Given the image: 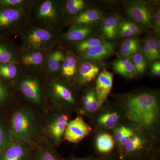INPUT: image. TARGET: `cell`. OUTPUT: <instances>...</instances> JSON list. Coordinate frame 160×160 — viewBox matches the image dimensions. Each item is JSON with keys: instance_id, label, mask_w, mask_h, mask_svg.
Here are the masks:
<instances>
[{"instance_id": "83f0119b", "label": "cell", "mask_w": 160, "mask_h": 160, "mask_svg": "<svg viewBox=\"0 0 160 160\" xmlns=\"http://www.w3.org/2000/svg\"><path fill=\"white\" fill-rule=\"evenodd\" d=\"M53 89L56 94L63 100L69 102H74V98L71 92L66 86L59 83H56L53 85Z\"/></svg>"}, {"instance_id": "4dcf8cb0", "label": "cell", "mask_w": 160, "mask_h": 160, "mask_svg": "<svg viewBox=\"0 0 160 160\" xmlns=\"http://www.w3.org/2000/svg\"><path fill=\"white\" fill-rule=\"evenodd\" d=\"M18 69L12 64H6L0 66V75L7 79H12L17 76Z\"/></svg>"}, {"instance_id": "f35d334b", "label": "cell", "mask_w": 160, "mask_h": 160, "mask_svg": "<svg viewBox=\"0 0 160 160\" xmlns=\"http://www.w3.org/2000/svg\"><path fill=\"white\" fill-rule=\"evenodd\" d=\"M38 160H57L53 155L48 151L44 152L40 154Z\"/></svg>"}, {"instance_id": "5bb4252c", "label": "cell", "mask_w": 160, "mask_h": 160, "mask_svg": "<svg viewBox=\"0 0 160 160\" xmlns=\"http://www.w3.org/2000/svg\"><path fill=\"white\" fill-rule=\"evenodd\" d=\"M68 121L67 116L63 114L57 118L49 125V133L55 141H58L65 133L68 125Z\"/></svg>"}, {"instance_id": "8992f818", "label": "cell", "mask_w": 160, "mask_h": 160, "mask_svg": "<svg viewBox=\"0 0 160 160\" xmlns=\"http://www.w3.org/2000/svg\"><path fill=\"white\" fill-rule=\"evenodd\" d=\"M113 78V74L106 69H103L98 76L96 87V96L100 106L106 101L110 93L112 88Z\"/></svg>"}, {"instance_id": "8d00e7d4", "label": "cell", "mask_w": 160, "mask_h": 160, "mask_svg": "<svg viewBox=\"0 0 160 160\" xmlns=\"http://www.w3.org/2000/svg\"><path fill=\"white\" fill-rule=\"evenodd\" d=\"M151 73L156 76H160V62L159 61H156L152 64Z\"/></svg>"}, {"instance_id": "4fadbf2b", "label": "cell", "mask_w": 160, "mask_h": 160, "mask_svg": "<svg viewBox=\"0 0 160 160\" xmlns=\"http://www.w3.org/2000/svg\"><path fill=\"white\" fill-rule=\"evenodd\" d=\"M102 17V12L96 9H89L81 12L75 19L76 26L89 25L91 26L100 21Z\"/></svg>"}, {"instance_id": "9a60e30c", "label": "cell", "mask_w": 160, "mask_h": 160, "mask_svg": "<svg viewBox=\"0 0 160 160\" xmlns=\"http://www.w3.org/2000/svg\"><path fill=\"white\" fill-rule=\"evenodd\" d=\"M142 30V28L134 22L122 20L118 26L117 37H129L138 34Z\"/></svg>"}, {"instance_id": "e575fe53", "label": "cell", "mask_w": 160, "mask_h": 160, "mask_svg": "<svg viewBox=\"0 0 160 160\" xmlns=\"http://www.w3.org/2000/svg\"><path fill=\"white\" fill-rule=\"evenodd\" d=\"M154 27L155 31L159 33L160 31V9H158L156 12L155 14L154 15L153 18V26Z\"/></svg>"}, {"instance_id": "b9f144b4", "label": "cell", "mask_w": 160, "mask_h": 160, "mask_svg": "<svg viewBox=\"0 0 160 160\" xmlns=\"http://www.w3.org/2000/svg\"><path fill=\"white\" fill-rule=\"evenodd\" d=\"M93 93H94V92L92 91L89 92H88V93L86 94V96L83 98V102H84L85 105H86V104H87V103L89 102Z\"/></svg>"}, {"instance_id": "5b68a950", "label": "cell", "mask_w": 160, "mask_h": 160, "mask_svg": "<svg viewBox=\"0 0 160 160\" xmlns=\"http://www.w3.org/2000/svg\"><path fill=\"white\" fill-rule=\"evenodd\" d=\"M115 46L113 43L105 41L104 42L87 49L82 52V59L87 61H100L112 55Z\"/></svg>"}, {"instance_id": "4316f807", "label": "cell", "mask_w": 160, "mask_h": 160, "mask_svg": "<svg viewBox=\"0 0 160 160\" xmlns=\"http://www.w3.org/2000/svg\"><path fill=\"white\" fill-rule=\"evenodd\" d=\"M86 3L83 0H69L66 2V10L69 14L75 15L85 9Z\"/></svg>"}, {"instance_id": "8fae6325", "label": "cell", "mask_w": 160, "mask_h": 160, "mask_svg": "<svg viewBox=\"0 0 160 160\" xmlns=\"http://www.w3.org/2000/svg\"><path fill=\"white\" fill-rule=\"evenodd\" d=\"M91 26L78 25L71 28L66 33L65 38L72 42H81L89 38L93 32Z\"/></svg>"}, {"instance_id": "cb8c5ba5", "label": "cell", "mask_w": 160, "mask_h": 160, "mask_svg": "<svg viewBox=\"0 0 160 160\" xmlns=\"http://www.w3.org/2000/svg\"><path fill=\"white\" fill-rule=\"evenodd\" d=\"M64 59V54L62 52L57 50L52 52L49 56L47 62L49 70L53 72L59 70Z\"/></svg>"}, {"instance_id": "277c9868", "label": "cell", "mask_w": 160, "mask_h": 160, "mask_svg": "<svg viewBox=\"0 0 160 160\" xmlns=\"http://www.w3.org/2000/svg\"><path fill=\"white\" fill-rule=\"evenodd\" d=\"M90 129L82 118L77 117L68 124L65 132V139L72 143H77L87 136Z\"/></svg>"}, {"instance_id": "44dd1931", "label": "cell", "mask_w": 160, "mask_h": 160, "mask_svg": "<svg viewBox=\"0 0 160 160\" xmlns=\"http://www.w3.org/2000/svg\"><path fill=\"white\" fill-rule=\"evenodd\" d=\"M138 75L142 74L146 71L148 65V61L142 51L133 55L130 58Z\"/></svg>"}, {"instance_id": "ffe728a7", "label": "cell", "mask_w": 160, "mask_h": 160, "mask_svg": "<svg viewBox=\"0 0 160 160\" xmlns=\"http://www.w3.org/2000/svg\"><path fill=\"white\" fill-rule=\"evenodd\" d=\"M39 18L46 20H53L57 16V11L53 2L46 1L41 5L38 12Z\"/></svg>"}, {"instance_id": "2e32d148", "label": "cell", "mask_w": 160, "mask_h": 160, "mask_svg": "<svg viewBox=\"0 0 160 160\" xmlns=\"http://www.w3.org/2000/svg\"><path fill=\"white\" fill-rule=\"evenodd\" d=\"M141 50L139 40L136 38H129L121 45L119 55L122 58H130Z\"/></svg>"}, {"instance_id": "7a4b0ae2", "label": "cell", "mask_w": 160, "mask_h": 160, "mask_svg": "<svg viewBox=\"0 0 160 160\" xmlns=\"http://www.w3.org/2000/svg\"><path fill=\"white\" fill-rule=\"evenodd\" d=\"M11 128L10 134L15 141L28 144L33 142L37 138L35 118L30 109L17 111L12 118Z\"/></svg>"}, {"instance_id": "60d3db41", "label": "cell", "mask_w": 160, "mask_h": 160, "mask_svg": "<svg viewBox=\"0 0 160 160\" xmlns=\"http://www.w3.org/2000/svg\"><path fill=\"white\" fill-rule=\"evenodd\" d=\"M8 96L7 90L0 82V102L5 100Z\"/></svg>"}, {"instance_id": "836d02e7", "label": "cell", "mask_w": 160, "mask_h": 160, "mask_svg": "<svg viewBox=\"0 0 160 160\" xmlns=\"http://www.w3.org/2000/svg\"><path fill=\"white\" fill-rule=\"evenodd\" d=\"M23 2L22 0H0V6H17Z\"/></svg>"}, {"instance_id": "d6a6232c", "label": "cell", "mask_w": 160, "mask_h": 160, "mask_svg": "<svg viewBox=\"0 0 160 160\" xmlns=\"http://www.w3.org/2000/svg\"><path fill=\"white\" fill-rule=\"evenodd\" d=\"M100 104L98 102L95 93H93L89 102L85 105L86 110L89 112H94L98 109Z\"/></svg>"}, {"instance_id": "d6986e66", "label": "cell", "mask_w": 160, "mask_h": 160, "mask_svg": "<svg viewBox=\"0 0 160 160\" xmlns=\"http://www.w3.org/2000/svg\"><path fill=\"white\" fill-rule=\"evenodd\" d=\"M18 9H7L0 11V27H6L15 22L21 17Z\"/></svg>"}, {"instance_id": "7bdbcfd3", "label": "cell", "mask_w": 160, "mask_h": 160, "mask_svg": "<svg viewBox=\"0 0 160 160\" xmlns=\"http://www.w3.org/2000/svg\"><path fill=\"white\" fill-rule=\"evenodd\" d=\"M129 140L132 142L138 144V145H141V146H142V140L138 137L136 136L132 137L130 138Z\"/></svg>"}, {"instance_id": "ac0fdd59", "label": "cell", "mask_w": 160, "mask_h": 160, "mask_svg": "<svg viewBox=\"0 0 160 160\" xmlns=\"http://www.w3.org/2000/svg\"><path fill=\"white\" fill-rule=\"evenodd\" d=\"M142 52L149 62H154L160 58V52L158 51L156 45V39L154 38L150 37L145 41Z\"/></svg>"}, {"instance_id": "e0dca14e", "label": "cell", "mask_w": 160, "mask_h": 160, "mask_svg": "<svg viewBox=\"0 0 160 160\" xmlns=\"http://www.w3.org/2000/svg\"><path fill=\"white\" fill-rule=\"evenodd\" d=\"M120 20L116 16L109 17L103 22L102 31L107 39H114L117 38L118 26Z\"/></svg>"}, {"instance_id": "ee69618b", "label": "cell", "mask_w": 160, "mask_h": 160, "mask_svg": "<svg viewBox=\"0 0 160 160\" xmlns=\"http://www.w3.org/2000/svg\"><path fill=\"white\" fill-rule=\"evenodd\" d=\"M156 45L158 51L160 52V40L159 38L156 40Z\"/></svg>"}, {"instance_id": "1f68e13d", "label": "cell", "mask_w": 160, "mask_h": 160, "mask_svg": "<svg viewBox=\"0 0 160 160\" xmlns=\"http://www.w3.org/2000/svg\"><path fill=\"white\" fill-rule=\"evenodd\" d=\"M13 55L5 46L0 45V64H7L12 60Z\"/></svg>"}, {"instance_id": "7402d4cb", "label": "cell", "mask_w": 160, "mask_h": 160, "mask_svg": "<svg viewBox=\"0 0 160 160\" xmlns=\"http://www.w3.org/2000/svg\"><path fill=\"white\" fill-rule=\"evenodd\" d=\"M113 138L109 134L100 135L97 140L98 150L101 152H106L110 151L114 146Z\"/></svg>"}, {"instance_id": "ba28073f", "label": "cell", "mask_w": 160, "mask_h": 160, "mask_svg": "<svg viewBox=\"0 0 160 160\" xmlns=\"http://www.w3.org/2000/svg\"><path fill=\"white\" fill-rule=\"evenodd\" d=\"M20 88L23 94L30 101L40 103L41 101L40 83L34 78H27L22 81Z\"/></svg>"}, {"instance_id": "d4e9b609", "label": "cell", "mask_w": 160, "mask_h": 160, "mask_svg": "<svg viewBox=\"0 0 160 160\" xmlns=\"http://www.w3.org/2000/svg\"><path fill=\"white\" fill-rule=\"evenodd\" d=\"M102 39L96 37H89L77 44V49L80 52H84L86 50L100 45L105 42Z\"/></svg>"}, {"instance_id": "30bf717a", "label": "cell", "mask_w": 160, "mask_h": 160, "mask_svg": "<svg viewBox=\"0 0 160 160\" xmlns=\"http://www.w3.org/2000/svg\"><path fill=\"white\" fill-rule=\"evenodd\" d=\"M112 67L115 72L125 77L133 78L138 75L130 58H122L116 60L112 63Z\"/></svg>"}, {"instance_id": "d590c367", "label": "cell", "mask_w": 160, "mask_h": 160, "mask_svg": "<svg viewBox=\"0 0 160 160\" xmlns=\"http://www.w3.org/2000/svg\"><path fill=\"white\" fill-rule=\"evenodd\" d=\"M128 129V128L124 127V126L117 128L114 130L115 136L117 140L120 141L122 138L123 136L125 134Z\"/></svg>"}, {"instance_id": "6da1fadb", "label": "cell", "mask_w": 160, "mask_h": 160, "mask_svg": "<svg viewBox=\"0 0 160 160\" xmlns=\"http://www.w3.org/2000/svg\"><path fill=\"white\" fill-rule=\"evenodd\" d=\"M129 119L145 126L154 123L158 113V102L156 97L149 93H143L130 98L127 102Z\"/></svg>"}, {"instance_id": "ab89813d", "label": "cell", "mask_w": 160, "mask_h": 160, "mask_svg": "<svg viewBox=\"0 0 160 160\" xmlns=\"http://www.w3.org/2000/svg\"><path fill=\"white\" fill-rule=\"evenodd\" d=\"M132 131L130 129L128 128V130L126 131L125 134L123 136L122 138L120 140V142L121 144L123 145H125L126 143L128 142L130 138H131L132 135Z\"/></svg>"}, {"instance_id": "603a6c76", "label": "cell", "mask_w": 160, "mask_h": 160, "mask_svg": "<svg viewBox=\"0 0 160 160\" xmlns=\"http://www.w3.org/2000/svg\"><path fill=\"white\" fill-rule=\"evenodd\" d=\"M77 62L75 58L68 56L65 59L62 66V74L67 77L73 76L77 70Z\"/></svg>"}, {"instance_id": "3957f363", "label": "cell", "mask_w": 160, "mask_h": 160, "mask_svg": "<svg viewBox=\"0 0 160 160\" xmlns=\"http://www.w3.org/2000/svg\"><path fill=\"white\" fill-rule=\"evenodd\" d=\"M126 12L133 22L142 28L153 27L154 12L148 2L142 1L131 2L127 5Z\"/></svg>"}, {"instance_id": "74e56055", "label": "cell", "mask_w": 160, "mask_h": 160, "mask_svg": "<svg viewBox=\"0 0 160 160\" xmlns=\"http://www.w3.org/2000/svg\"><path fill=\"white\" fill-rule=\"evenodd\" d=\"M125 145L126 149L128 151H134L137 149H140L142 146L138 145V144L132 142L129 140Z\"/></svg>"}, {"instance_id": "f1b7e54d", "label": "cell", "mask_w": 160, "mask_h": 160, "mask_svg": "<svg viewBox=\"0 0 160 160\" xmlns=\"http://www.w3.org/2000/svg\"><path fill=\"white\" fill-rule=\"evenodd\" d=\"M13 140L11 134L8 133L5 126L0 122V156Z\"/></svg>"}, {"instance_id": "9c48e42d", "label": "cell", "mask_w": 160, "mask_h": 160, "mask_svg": "<svg viewBox=\"0 0 160 160\" xmlns=\"http://www.w3.org/2000/svg\"><path fill=\"white\" fill-rule=\"evenodd\" d=\"M101 66L90 61L83 62L79 69V79L82 83L91 82L98 74Z\"/></svg>"}, {"instance_id": "f6af8a7d", "label": "cell", "mask_w": 160, "mask_h": 160, "mask_svg": "<svg viewBox=\"0 0 160 160\" xmlns=\"http://www.w3.org/2000/svg\"></svg>"}, {"instance_id": "484cf974", "label": "cell", "mask_w": 160, "mask_h": 160, "mask_svg": "<svg viewBox=\"0 0 160 160\" xmlns=\"http://www.w3.org/2000/svg\"><path fill=\"white\" fill-rule=\"evenodd\" d=\"M43 55L39 52H30L23 56L22 62L26 66H37L42 64Z\"/></svg>"}, {"instance_id": "f546056e", "label": "cell", "mask_w": 160, "mask_h": 160, "mask_svg": "<svg viewBox=\"0 0 160 160\" xmlns=\"http://www.w3.org/2000/svg\"><path fill=\"white\" fill-rule=\"evenodd\" d=\"M118 117L116 113H106L99 118L98 122L107 128L112 129L117 125Z\"/></svg>"}, {"instance_id": "7c38bea8", "label": "cell", "mask_w": 160, "mask_h": 160, "mask_svg": "<svg viewBox=\"0 0 160 160\" xmlns=\"http://www.w3.org/2000/svg\"><path fill=\"white\" fill-rule=\"evenodd\" d=\"M52 38L50 32L45 29H38L30 32L26 37L27 42L34 47H40Z\"/></svg>"}, {"instance_id": "52a82bcc", "label": "cell", "mask_w": 160, "mask_h": 160, "mask_svg": "<svg viewBox=\"0 0 160 160\" xmlns=\"http://www.w3.org/2000/svg\"><path fill=\"white\" fill-rule=\"evenodd\" d=\"M2 155V160H28L29 149L26 144L13 140Z\"/></svg>"}]
</instances>
